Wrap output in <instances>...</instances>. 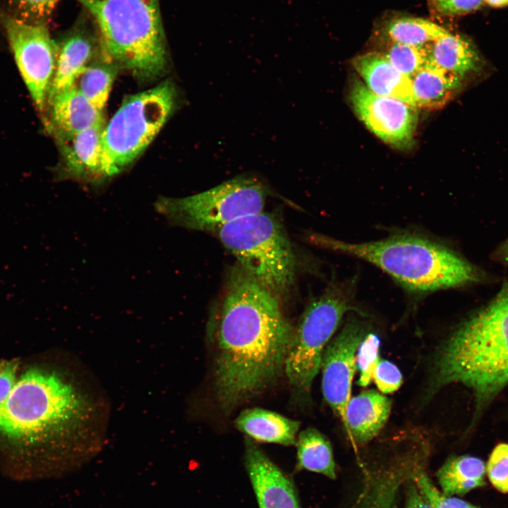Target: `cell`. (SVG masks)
I'll return each mask as SVG.
<instances>
[{"label":"cell","instance_id":"8992f818","mask_svg":"<svg viewBox=\"0 0 508 508\" xmlns=\"http://www.w3.org/2000/svg\"><path fill=\"white\" fill-rule=\"evenodd\" d=\"M216 233L241 267L277 296L291 287L296 257L283 226L274 215L263 211L247 215Z\"/></svg>","mask_w":508,"mask_h":508},{"label":"cell","instance_id":"7c38bea8","mask_svg":"<svg viewBox=\"0 0 508 508\" xmlns=\"http://www.w3.org/2000/svg\"><path fill=\"white\" fill-rule=\"evenodd\" d=\"M350 99L358 117L380 139L399 149L412 147L417 123L415 107L377 95L357 80Z\"/></svg>","mask_w":508,"mask_h":508},{"label":"cell","instance_id":"5b68a950","mask_svg":"<svg viewBox=\"0 0 508 508\" xmlns=\"http://www.w3.org/2000/svg\"><path fill=\"white\" fill-rule=\"evenodd\" d=\"M95 18L110 62L141 80L162 75L167 65L159 0H78Z\"/></svg>","mask_w":508,"mask_h":508},{"label":"cell","instance_id":"e575fe53","mask_svg":"<svg viewBox=\"0 0 508 508\" xmlns=\"http://www.w3.org/2000/svg\"><path fill=\"white\" fill-rule=\"evenodd\" d=\"M488 5L493 7H503L508 6V0H484Z\"/></svg>","mask_w":508,"mask_h":508},{"label":"cell","instance_id":"484cf974","mask_svg":"<svg viewBox=\"0 0 508 508\" xmlns=\"http://www.w3.org/2000/svg\"><path fill=\"white\" fill-rule=\"evenodd\" d=\"M391 64L401 73L411 78L427 63L423 48L390 42L383 53Z\"/></svg>","mask_w":508,"mask_h":508},{"label":"cell","instance_id":"cb8c5ba5","mask_svg":"<svg viewBox=\"0 0 508 508\" xmlns=\"http://www.w3.org/2000/svg\"><path fill=\"white\" fill-rule=\"evenodd\" d=\"M448 30L426 19L398 17L387 21L384 34L390 42L423 48Z\"/></svg>","mask_w":508,"mask_h":508},{"label":"cell","instance_id":"8fae6325","mask_svg":"<svg viewBox=\"0 0 508 508\" xmlns=\"http://www.w3.org/2000/svg\"><path fill=\"white\" fill-rule=\"evenodd\" d=\"M349 316L340 332L327 345L320 368L325 400L344 425L357 368V350L370 329L365 321L354 315Z\"/></svg>","mask_w":508,"mask_h":508},{"label":"cell","instance_id":"f546056e","mask_svg":"<svg viewBox=\"0 0 508 508\" xmlns=\"http://www.w3.org/2000/svg\"><path fill=\"white\" fill-rule=\"evenodd\" d=\"M373 380L382 393L389 394L400 387L402 375L394 363L380 359L374 369Z\"/></svg>","mask_w":508,"mask_h":508},{"label":"cell","instance_id":"3957f363","mask_svg":"<svg viewBox=\"0 0 508 508\" xmlns=\"http://www.w3.org/2000/svg\"><path fill=\"white\" fill-rule=\"evenodd\" d=\"M471 389V425L508 385V281L485 305L464 318L440 346L429 390L450 384Z\"/></svg>","mask_w":508,"mask_h":508},{"label":"cell","instance_id":"9a60e30c","mask_svg":"<svg viewBox=\"0 0 508 508\" xmlns=\"http://www.w3.org/2000/svg\"><path fill=\"white\" fill-rule=\"evenodd\" d=\"M47 104L50 109V126L57 139L104 124L102 111L73 86L56 94Z\"/></svg>","mask_w":508,"mask_h":508},{"label":"cell","instance_id":"52a82bcc","mask_svg":"<svg viewBox=\"0 0 508 508\" xmlns=\"http://www.w3.org/2000/svg\"><path fill=\"white\" fill-rule=\"evenodd\" d=\"M176 96L165 81L125 99L102 131L103 179L120 174L143 152L174 111Z\"/></svg>","mask_w":508,"mask_h":508},{"label":"cell","instance_id":"ffe728a7","mask_svg":"<svg viewBox=\"0 0 508 508\" xmlns=\"http://www.w3.org/2000/svg\"><path fill=\"white\" fill-rule=\"evenodd\" d=\"M410 79L416 107L428 109L445 107L456 95L464 81L429 63Z\"/></svg>","mask_w":508,"mask_h":508},{"label":"cell","instance_id":"e0dca14e","mask_svg":"<svg viewBox=\"0 0 508 508\" xmlns=\"http://www.w3.org/2000/svg\"><path fill=\"white\" fill-rule=\"evenodd\" d=\"M391 406L389 398L375 390H365L351 398L344 426L351 440L360 445L372 440L387 421Z\"/></svg>","mask_w":508,"mask_h":508},{"label":"cell","instance_id":"d6986e66","mask_svg":"<svg viewBox=\"0 0 508 508\" xmlns=\"http://www.w3.org/2000/svg\"><path fill=\"white\" fill-rule=\"evenodd\" d=\"M236 428L253 440L284 446L296 445L300 423L260 408L247 409L235 421Z\"/></svg>","mask_w":508,"mask_h":508},{"label":"cell","instance_id":"f1b7e54d","mask_svg":"<svg viewBox=\"0 0 508 508\" xmlns=\"http://www.w3.org/2000/svg\"><path fill=\"white\" fill-rule=\"evenodd\" d=\"M486 473L492 485L508 493V444L500 443L492 449L486 464Z\"/></svg>","mask_w":508,"mask_h":508},{"label":"cell","instance_id":"1f68e13d","mask_svg":"<svg viewBox=\"0 0 508 508\" xmlns=\"http://www.w3.org/2000/svg\"><path fill=\"white\" fill-rule=\"evenodd\" d=\"M18 368L17 361H5L0 363V404L8 397L16 380Z\"/></svg>","mask_w":508,"mask_h":508},{"label":"cell","instance_id":"d4e9b609","mask_svg":"<svg viewBox=\"0 0 508 508\" xmlns=\"http://www.w3.org/2000/svg\"><path fill=\"white\" fill-rule=\"evenodd\" d=\"M117 68L112 63L87 65L78 74L71 86L102 111L109 98Z\"/></svg>","mask_w":508,"mask_h":508},{"label":"cell","instance_id":"6da1fadb","mask_svg":"<svg viewBox=\"0 0 508 508\" xmlns=\"http://www.w3.org/2000/svg\"><path fill=\"white\" fill-rule=\"evenodd\" d=\"M102 397L82 375L33 368L0 404V433L39 447L44 477L79 468L99 450L107 420Z\"/></svg>","mask_w":508,"mask_h":508},{"label":"cell","instance_id":"4dcf8cb0","mask_svg":"<svg viewBox=\"0 0 508 508\" xmlns=\"http://www.w3.org/2000/svg\"><path fill=\"white\" fill-rule=\"evenodd\" d=\"M435 9L446 16L468 13L476 11L483 0H431Z\"/></svg>","mask_w":508,"mask_h":508},{"label":"cell","instance_id":"7a4b0ae2","mask_svg":"<svg viewBox=\"0 0 508 508\" xmlns=\"http://www.w3.org/2000/svg\"><path fill=\"white\" fill-rule=\"evenodd\" d=\"M293 332L277 296L241 267L233 271L210 327L222 410L230 413L277 381Z\"/></svg>","mask_w":508,"mask_h":508},{"label":"cell","instance_id":"44dd1931","mask_svg":"<svg viewBox=\"0 0 508 508\" xmlns=\"http://www.w3.org/2000/svg\"><path fill=\"white\" fill-rule=\"evenodd\" d=\"M486 464L471 455L452 456L437 472L442 492L447 496L463 495L485 484Z\"/></svg>","mask_w":508,"mask_h":508},{"label":"cell","instance_id":"277c9868","mask_svg":"<svg viewBox=\"0 0 508 508\" xmlns=\"http://www.w3.org/2000/svg\"><path fill=\"white\" fill-rule=\"evenodd\" d=\"M315 244L376 266L408 292L423 295L479 282L481 272L454 250L430 238L394 234L363 243H349L314 234Z\"/></svg>","mask_w":508,"mask_h":508},{"label":"cell","instance_id":"30bf717a","mask_svg":"<svg viewBox=\"0 0 508 508\" xmlns=\"http://www.w3.org/2000/svg\"><path fill=\"white\" fill-rule=\"evenodd\" d=\"M0 17L24 83L35 106L42 111L47 104L59 48L46 23H28L5 13Z\"/></svg>","mask_w":508,"mask_h":508},{"label":"cell","instance_id":"9c48e42d","mask_svg":"<svg viewBox=\"0 0 508 508\" xmlns=\"http://www.w3.org/2000/svg\"><path fill=\"white\" fill-rule=\"evenodd\" d=\"M266 196L258 179L241 175L190 196L159 197L154 207L171 226L216 232L235 219L262 212Z\"/></svg>","mask_w":508,"mask_h":508},{"label":"cell","instance_id":"836d02e7","mask_svg":"<svg viewBox=\"0 0 508 508\" xmlns=\"http://www.w3.org/2000/svg\"><path fill=\"white\" fill-rule=\"evenodd\" d=\"M492 260L500 265L508 266V237L494 250Z\"/></svg>","mask_w":508,"mask_h":508},{"label":"cell","instance_id":"7402d4cb","mask_svg":"<svg viewBox=\"0 0 508 508\" xmlns=\"http://www.w3.org/2000/svg\"><path fill=\"white\" fill-rule=\"evenodd\" d=\"M92 54V44L85 35L73 34L64 42L59 49L47 101L71 86L78 74L88 65Z\"/></svg>","mask_w":508,"mask_h":508},{"label":"cell","instance_id":"4316f807","mask_svg":"<svg viewBox=\"0 0 508 508\" xmlns=\"http://www.w3.org/2000/svg\"><path fill=\"white\" fill-rule=\"evenodd\" d=\"M380 345L379 337L369 331L358 348L356 368L359 371L358 385L361 387H367L373 380L374 369L380 360Z\"/></svg>","mask_w":508,"mask_h":508},{"label":"cell","instance_id":"603a6c76","mask_svg":"<svg viewBox=\"0 0 508 508\" xmlns=\"http://www.w3.org/2000/svg\"><path fill=\"white\" fill-rule=\"evenodd\" d=\"M297 468L336 478V466L332 445L319 430L308 428L296 438Z\"/></svg>","mask_w":508,"mask_h":508},{"label":"cell","instance_id":"5bb4252c","mask_svg":"<svg viewBox=\"0 0 508 508\" xmlns=\"http://www.w3.org/2000/svg\"><path fill=\"white\" fill-rule=\"evenodd\" d=\"M104 124L58 139L66 174L83 182L97 183L102 174V134Z\"/></svg>","mask_w":508,"mask_h":508},{"label":"cell","instance_id":"ba28073f","mask_svg":"<svg viewBox=\"0 0 508 508\" xmlns=\"http://www.w3.org/2000/svg\"><path fill=\"white\" fill-rule=\"evenodd\" d=\"M356 277L332 280L312 299L303 312L294 332L284 364V373L296 389L308 392L321 368L325 349L344 316L363 313L353 306Z\"/></svg>","mask_w":508,"mask_h":508},{"label":"cell","instance_id":"d6a6232c","mask_svg":"<svg viewBox=\"0 0 508 508\" xmlns=\"http://www.w3.org/2000/svg\"><path fill=\"white\" fill-rule=\"evenodd\" d=\"M408 485L405 508H433L421 493L412 477L408 481Z\"/></svg>","mask_w":508,"mask_h":508},{"label":"cell","instance_id":"4fadbf2b","mask_svg":"<svg viewBox=\"0 0 508 508\" xmlns=\"http://www.w3.org/2000/svg\"><path fill=\"white\" fill-rule=\"evenodd\" d=\"M245 464L259 508H301L290 479L250 440Z\"/></svg>","mask_w":508,"mask_h":508},{"label":"cell","instance_id":"83f0119b","mask_svg":"<svg viewBox=\"0 0 508 508\" xmlns=\"http://www.w3.org/2000/svg\"><path fill=\"white\" fill-rule=\"evenodd\" d=\"M60 0H11L16 17L28 23H46Z\"/></svg>","mask_w":508,"mask_h":508},{"label":"cell","instance_id":"2e32d148","mask_svg":"<svg viewBox=\"0 0 508 508\" xmlns=\"http://www.w3.org/2000/svg\"><path fill=\"white\" fill-rule=\"evenodd\" d=\"M352 64L371 92L416 107L411 79L398 71L383 53L368 52L358 55L353 59Z\"/></svg>","mask_w":508,"mask_h":508},{"label":"cell","instance_id":"ac0fdd59","mask_svg":"<svg viewBox=\"0 0 508 508\" xmlns=\"http://www.w3.org/2000/svg\"><path fill=\"white\" fill-rule=\"evenodd\" d=\"M423 49L427 63L463 80L480 70L481 61L475 47L459 35L447 31Z\"/></svg>","mask_w":508,"mask_h":508}]
</instances>
